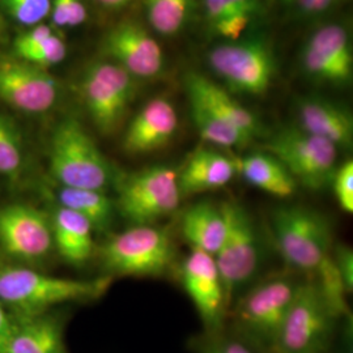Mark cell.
<instances>
[{
  "instance_id": "obj_30",
  "label": "cell",
  "mask_w": 353,
  "mask_h": 353,
  "mask_svg": "<svg viewBox=\"0 0 353 353\" xmlns=\"http://www.w3.org/2000/svg\"><path fill=\"white\" fill-rule=\"evenodd\" d=\"M203 7L210 26L232 14L249 13L259 17L265 11V0H203Z\"/></svg>"
},
{
  "instance_id": "obj_27",
  "label": "cell",
  "mask_w": 353,
  "mask_h": 353,
  "mask_svg": "<svg viewBox=\"0 0 353 353\" xmlns=\"http://www.w3.org/2000/svg\"><path fill=\"white\" fill-rule=\"evenodd\" d=\"M196 0H144V11L152 29L164 37L179 34L191 20Z\"/></svg>"
},
{
  "instance_id": "obj_26",
  "label": "cell",
  "mask_w": 353,
  "mask_h": 353,
  "mask_svg": "<svg viewBox=\"0 0 353 353\" xmlns=\"http://www.w3.org/2000/svg\"><path fill=\"white\" fill-rule=\"evenodd\" d=\"M188 99L192 122L204 141L223 148H243L252 143V138L221 119L198 99Z\"/></svg>"
},
{
  "instance_id": "obj_38",
  "label": "cell",
  "mask_w": 353,
  "mask_h": 353,
  "mask_svg": "<svg viewBox=\"0 0 353 353\" xmlns=\"http://www.w3.org/2000/svg\"><path fill=\"white\" fill-rule=\"evenodd\" d=\"M54 34L52 28L46 24H39V26H32L26 33H21L19 37L14 39L13 42V52H21V51L30 49L36 46L38 43L43 42L45 39L51 37Z\"/></svg>"
},
{
  "instance_id": "obj_13",
  "label": "cell",
  "mask_w": 353,
  "mask_h": 353,
  "mask_svg": "<svg viewBox=\"0 0 353 353\" xmlns=\"http://www.w3.org/2000/svg\"><path fill=\"white\" fill-rule=\"evenodd\" d=\"M303 72L313 80L334 87L352 83V41L348 29L341 24L318 28L303 45L300 54Z\"/></svg>"
},
{
  "instance_id": "obj_16",
  "label": "cell",
  "mask_w": 353,
  "mask_h": 353,
  "mask_svg": "<svg viewBox=\"0 0 353 353\" xmlns=\"http://www.w3.org/2000/svg\"><path fill=\"white\" fill-rule=\"evenodd\" d=\"M100 51L126 70L134 79H153L164 71L163 48L138 21H122L110 28L101 39Z\"/></svg>"
},
{
  "instance_id": "obj_34",
  "label": "cell",
  "mask_w": 353,
  "mask_h": 353,
  "mask_svg": "<svg viewBox=\"0 0 353 353\" xmlns=\"http://www.w3.org/2000/svg\"><path fill=\"white\" fill-rule=\"evenodd\" d=\"M335 199L347 214L353 212V161L347 160L339 165L330 182Z\"/></svg>"
},
{
  "instance_id": "obj_11",
  "label": "cell",
  "mask_w": 353,
  "mask_h": 353,
  "mask_svg": "<svg viewBox=\"0 0 353 353\" xmlns=\"http://www.w3.org/2000/svg\"><path fill=\"white\" fill-rule=\"evenodd\" d=\"M263 150L285 166L297 185L313 191L330 185L338 168L339 148L300 127L280 130L265 141Z\"/></svg>"
},
{
  "instance_id": "obj_2",
  "label": "cell",
  "mask_w": 353,
  "mask_h": 353,
  "mask_svg": "<svg viewBox=\"0 0 353 353\" xmlns=\"http://www.w3.org/2000/svg\"><path fill=\"white\" fill-rule=\"evenodd\" d=\"M300 284L290 275H275L240 294L228 313L233 336L262 352L272 353Z\"/></svg>"
},
{
  "instance_id": "obj_3",
  "label": "cell",
  "mask_w": 353,
  "mask_h": 353,
  "mask_svg": "<svg viewBox=\"0 0 353 353\" xmlns=\"http://www.w3.org/2000/svg\"><path fill=\"white\" fill-rule=\"evenodd\" d=\"M49 166L61 188L106 191L118 179L112 163L74 117L64 118L54 128Z\"/></svg>"
},
{
  "instance_id": "obj_14",
  "label": "cell",
  "mask_w": 353,
  "mask_h": 353,
  "mask_svg": "<svg viewBox=\"0 0 353 353\" xmlns=\"http://www.w3.org/2000/svg\"><path fill=\"white\" fill-rule=\"evenodd\" d=\"M58 80L45 68L16 57L0 58V100L28 114L51 110L59 100Z\"/></svg>"
},
{
  "instance_id": "obj_28",
  "label": "cell",
  "mask_w": 353,
  "mask_h": 353,
  "mask_svg": "<svg viewBox=\"0 0 353 353\" xmlns=\"http://www.w3.org/2000/svg\"><path fill=\"white\" fill-rule=\"evenodd\" d=\"M23 135L11 118L0 113V176L17 179L26 168Z\"/></svg>"
},
{
  "instance_id": "obj_32",
  "label": "cell",
  "mask_w": 353,
  "mask_h": 353,
  "mask_svg": "<svg viewBox=\"0 0 353 353\" xmlns=\"http://www.w3.org/2000/svg\"><path fill=\"white\" fill-rule=\"evenodd\" d=\"M194 348L196 353H265L233 335L225 336L223 332L214 335L204 334L194 344Z\"/></svg>"
},
{
  "instance_id": "obj_15",
  "label": "cell",
  "mask_w": 353,
  "mask_h": 353,
  "mask_svg": "<svg viewBox=\"0 0 353 353\" xmlns=\"http://www.w3.org/2000/svg\"><path fill=\"white\" fill-rule=\"evenodd\" d=\"M179 275L183 290L202 321L204 332L208 335L223 332L229 309L214 256L202 250L191 249L182 262Z\"/></svg>"
},
{
  "instance_id": "obj_33",
  "label": "cell",
  "mask_w": 353,
  "mask_h": 353,
  "mask_svg": "<svg viewBox=\"0 0 353 353\" xmlns=\"http://www.w3.org/2000/svg\"><path fill=\"white\" fill-rule=\"evenodd\" d=\"M51 17L58 28L81 26L88 19L84 0H51Z\"/></svg>"
},
{
  "instance_id": "obj_20",
  "label": "cell",
  "mask_w": 353,
  "mask_h": 353,
  "mask_svg": "<svg viewBox=\"0 0 353 353\" xmlns=\"http://www.w3.org/2000/svg\"><path fill=\"white\" fill-rule=\"evenodd\" d=\"M183 85L188 96L198 99L216 115L249 138L254 140L262 137L263 126L258 117L237 101L227 89L216 84L207 76L196 71H189L183 77Z\"/></svg>"
},
{
  "instance_id": "obj_18",
  "label": "cell",
  "mask_w": 353,
  "mask_h": 353,
  "mask_svg": "<svg viewBox=\"0 0 353 353\" xmlns=\"http://www.w3.org/2000/svg\"><path fill=\"white\" fill-rule=\"evenodd\" d=\"M12 316L11 330L0 343V353H67L61 316L50 312Z\"/></svg>"
},
{
  "instance_id": "obj_8",
  "label": "cell",
  "mask_w": 353,
  "mask_h": 353,
  "mask_svg": "<svg viewBox=\"0 0 353 353\" xmlns=\"http://www.w3.org/2000/svg\"><path fill=\"white\" fill-rule=\"evenodd\" d=\"M339 321L314 279L307 278L300 284L272 353H325Z\"/></svg>"
},
{
  "instance_id": "obj_25",
  "label": "cell",
  "mask_w": 353,
  "mask_h": 353,
  "mask_svg": "<svg viewBox=\"0 0 353 353\" xmlns=\"http://www.w3.org/2000/svg\"><path fill=\"white\" fill-rule=\"evenodd\" d=\"M57 196L58 205L84 217L94 232H105L113 223L117 208L106 191L59 186Z\"/></svg>"
},
{
  "instance_id": "obj_1",
  "label": "cell",
  "mask_w": 353,
  "mask_h": 353,
  "mask_svg": "<svg viewBox=\"0 0 353 353\" xmlns=\"http://www.w3.org/2000/svg\"><path fill=\"white\" fill-rule=\"evenodd\" d=\"M113 279L58 278L29 267L0 265V303L12 316L38 314L55 305L97 300L109 290Z\"/></svg>"
},
{
  "instance_id": "obj_9",
  "label": "cell",
  "mask_w": 353,
  "mask_h": 353,
  "mask_svg": "<svg viewBox=\"0 0 353 353\" xmlns=\"http://www.w3.org/2000/svg\"><path fill=\"white\" fill-rule=\"evenodd\" d=\"M115 208L132 225H152L178 208L182 195L178 170L154 165L139 172L118 176Z\"/></svg>"
},
{
  "instance_id": "obj_21",
  "label": "cell",
  "mask_w": 353,
  "mask_h": 353,
  "mask_svg": "<svg viewBox=\"0 0 353 353\" xmlns=\"http://www.w3.org/2000/svg\"><path fill=\"white\" fill-rule=\"evenodd\" d=\"M237 174L236 159L216 150H198L178 170L182 198L223 189Z\"/></svg>"
},
{
  "instance_id": "obj_23",
  "label": "cell",
  "mask_w": 353,
  "mask_h": 353,
  "mask_svg": "<svg viewBox=\"0 0 353 353\" xmlns=\"http://www.w3.org/2000/svg\"><path fill=\"white\" fill-rule=\"evenodd\" d=\"M237 173L254 188L275 198L287 199L297 191V182L285 166L268 152H254L236 159Z\"/></svg>"
},
{
  "instance_id": "obj_12",
  "label": "cell",
  "mask_w": 353,
  "mask_h": 353,
  "mask_svg": "<svg viewBox=\"0 0 353 353\" xmlns=\"http://www.w3.org/2000/svg\"><path fill=\"white\" fill-rule=\"evenodd\" d=\"M54 249L50 216L26 203L0 207V254L16 262H39Z\"/></svg>"
},
{
  "instance_id": "obj_29",
  "label": "cell",
  "mask_w": 353,
  "mask_h": 353,
  "mask_svg": "<svg viewBox=\"0 0 353 353\" xmlns=\"http://www.w3.org/2000/svg\"><path fill=\"white\" fill-rule=\"evenodd\" d=\"M14 57L24 62L34 64L37 67L46 70L48 67L63 62L64 58L67 57V45L63 38L52 34L51 37L45 39L43 42L38 43L36 46L14 54Z\"/></svg>"
},
{
  "instance_id": "obj_6",
  "label": "cell",
  "mask_w": 353,
  "mask_h": 353,
  "mask_svg": "<svg viewBox=\"0 0 353 353\" xmlns=\"http://www.w3.org/2000/svg\"><path fill=\"white\" fill-rule=\"evenodd\" d=\"M207 61L232 94L265 96L278 72L274 46L265 36L220 43L208 51Z\"/></svg>"
},
{
  "instance_id": "obj_35",
  "label": "cell",
  "mask_w": 353,
  "mask_h": 353,
  "mask_svg": "<svg viewBox=\"0 0 353 353\" xmlns=\"http://www.w3.org/2000/svg\"><path fill=\"white\" fill-rule=\"evenodd\" d=\"M256 19V16H252L249 13H237L216 21L211 24L210 28L214 36H219L228 41H237Z\"/></svg>"
},
{
  "instance_id": "obj_40",
  "label": "cell",
  "mask_w": 353,
  "mask_h": 353,
  "mask_svg": "<svg viewBox=\"0 0 353 353\" xmlns=\"http://www.w3.org/2000/svg\"><path fill=\"white\" fill-rule=\"evenodd\" d=\"M101 7L109 11H119L127 7L132 0H96Z\"/></svg>"
},
{
  "instance_id": "obj_4",
  "label": "cell",
  "mask_w": 353,
  "mask_h": 353,
  "mask_svg": "<svg viewBox=\"0 0 353 353\" xmlns=\"http://www.w3.org/2000/svg\"><path fill=\"white\" fill-rule=\"evenodd\" d=\"M270 225L284 261L307 276H313L332 252V228L316 210L281 205L272 211Z\"/></svg>"
},
{
  "instance_id": "obj_7",
  "label": "cell",
  "mask_w": 353,
  "mask_h": 353,
  "mask_svg": "<svg viewBox=\"0 0 353 353\" xmlns=\"http://www.w3.org/2000/svg\"><path fill=\"white\" fill-rule=\"evenodd\" d=\"M220 208L224 214L225 232L214 259L223 281L228 309H230L259 270L261 240L254 219L243 204L229 199L221 203Z\"/></svg>"
},
{
  "instance_id": "obj_19",
  "label": "cell",
  "mask_w": 353,
  "mask_h": 353,
  "mask_svg": "<svg viewBox=\"0 0 353 353\" xmlns=\"http://www.w3.org/2000/svg\"><path fill=\"white\" fill-rule=\"evenodd\" d=\"M297 122L303 131L326 139L339 150H351L353 118L345 108L327 99L310 96L297 101Z\"/></svg>"
},
{
  "instance_id": "obj_39",
  "label": "cell",
  "mask_w": 353,
  "mask_h": 353,
  "mask_svg": "<svg viewBox=\"0 0 353 353\" xmlns=\"http://www.w3.org/2000/svg\"><path fill=\"white\" fill-rule=\"evenodd\" d=\"M12 319V314L8 312V309L3 303H0V343L6 338L8 331L11 330Z\"/></svg>"
},
{
  "instance_id": "obj_24",
  "label": "cell",
  "mask_w": 353,
  "mask_h": 353,
  "mask_svg": "<svg viewBox=\"0 0 353 353\" xmlns=\"http://www.w3.org/2000/svg\"><path fill=\"white\" fill-rule=\"evenodd\" d=\"M181 232L191 249H198L214 256L219 250L225 221L220 205L210 202H199L190 205L182 214Z\"/></svg>"
},
{
  "instance_id": "obj_10",
  "label": "cell",
  "mask_w": 353,
  "mask_h": 353,
  "mask_svg": "<svg viewBox=\"0 0 353 353\" xmlns=\"http://www.w3.org/2000/svg\"><path fill=\"white\" fill-rule=\"evenodd\" d=\"M79 94L102 135L117 132L135 97V79L109 59L89 64L79 81Z\"/></svg>"
},
{
  "instance_id": "obj_17",
  "label": "cell",
  "mask_w": 353,
  "mask_h": 353,
  "mask_svg": "<svg viewBox=\"0 0 353 353\" xmlns=\"http://www.w3.org/2000/svg\"><path fill=\"white\" fill-rule=\"evenodd\" d=\"M178 114L173 102L156 97L147 102L127 127L123 150L130 154H147L160 151L174 138Z\"/></svg>"
},
{
  "instance_id": "obj_5",
  "label": "cell",
  "mask_w": 353,
  "mask_h": 353,
  "mask_svg": "<svg viewBox=\"0 0 353 353\" xmlns=\"http://www.w3.org/2000/svg\"><path fill=\"white\" fill-rule=\"evenodd\" d=\"M99 256L110 276H163L176 263V246L166 228L132 225L106 241Z\"/></svg>"
},
{
  "instance_id": "obj_31",
  "label": "cell",
  "mask_w": 353,
  "mask_h": 353,
  "mask_svg": "<svg viewBox=\"0 0 353 353\" xmlns=\"http://www.w3.org/2000/svg\"><path fill=\"white\" fill-rule=\"evenodd\" d=\"M0 3L20 26H39L51 14V0H0Z\"/></svg>"
},
{
  "instance_id": "obj_37",
  "label": "cell",
  "mask_w": 353,
  "mask_h": 353,
  "mask_svg": "<svg viewBox=\"0 0 353 353\" xmlns=\"http://www.w3.org/2000/svg\"><path fill=\"white\" fill-rule=\"evenodd\" d=\"M332 258L341 274V280L348 294L353 290V252L347 245H335L332 248Z\"/></svg>"
},
{
  "instance_id": "obj_36",
  "label": "cell",
  "mask_w": 353,
  "mask_h": 353,
  "mask_svg": "<svg viewBox=\"0 0 353 353\" xmlns=\"http://www.w3.org/2000/svg\"><path fill=\"white\" fill-rule=\"evenodd\" d=\"M288 10L300 16H319L336 7L341 0H280Z\"/></svg>"
},
{
  "instance_id": "obj_22",
  "label": "cell",
  "mask_w": 353,
  "mask_h": 353,
  "mask_svg": "<svg viewBox=\"0 0 353 353\" xmlns=\"http://www.w3.org/2000/svg\"><path fill=\"white\" fill-rule=\"evenodd\" d=\"M50 219L54 248L58 254L70 265H85L96 250L92 225L80 214L61 205Z\"/></svg>"
}]
</instances>
